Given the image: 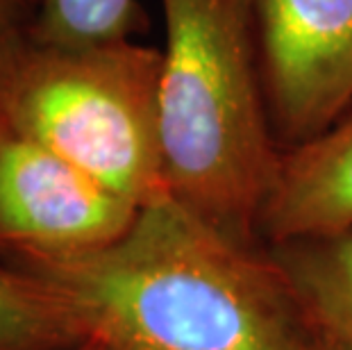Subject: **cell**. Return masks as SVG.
Instances as JSON below:
<instances>
[{"label":"cell","instance_id":"11","mask_svg":"<svg viewBox=\"0 0 352 350\" xmlns=\"http://www.w3.org/2000/svg\"><path fill=\"white\" fill-rule=\"evenodd\" d=\"M309 350H352V344H350V341L329 337V334H323V332L316 330V332H314Z\"/></svg>","mask_w":352,"mask_h":350},{"label":"cell","instance_id":"12","mask_svg":"<svg viewBox=\"0 0 352 350\" xmlns=\"http://www.w3.org/2000/svg\"><path fill=\"white\" fill-rule=\"evenodd\" d=\"M73 350H109L104 344H100V341H96V339H87L85 344H80L78 348H73Z\"/></svg>","mask_w":352,"mask_h":350},{"label":"cell","instance_id":"8","mask_svg":"<svg viewBox=\"0 0 352 350\" xmlns=\"http://www.w3.org/2000/svg\"><path fill=\"white\" fill-rule=\"evenodd\" d=\"M87 339L78 314L48 282L0 259V350H73Z\"/></svg>","mask_w":352,"mask_h":350},{"label":"cell","instance_id":"1","mask_svg":"<svg viewBox=\"0 0 352 350\" xmlns=\"http://www.w3.org/2000/svg\"><path fill=\"white\" fill-rule=\"evenodd\" d=\"M0 259L48 282L109 350H309L316 332L264 243L228 234L168 191L107 245Z\"/></svg>","mask_w":352,"mask_h":350},{"label":"cell","instance_id":"9","mask_svg":"<svg viewBox=\"0 0 352 350\" xmlns=\"http://www.w3.org/2000/svg\"><path fill=\"white\" fill-rule=\"evenodd\" d=\"M144 28L139 0H39L28 32L52 46H91L132 39Z\"/></svg>","mask_w":352,"mask_h":350},{"label":"cell","instance_id":"6","mask_svg":"<svg viewBox=\"0 0 352 350\" xmlns=\"http://www.w3.org/2000/svg\"><path fill=\"white\" fill-rule=\"evenodd\" d=\"M352 232V114L320 135L282 148L261 203L264 245Z\"/></svg>","mask_w":352,"mask_h":350},{"label":"cell","instance_id":"5","mask_svg":"<svg viewBox=\"0 0 352 350\" xmlns=\"http://www.w3.org/2000/svg\"><path fill=\"white\" fill-rule=\"evenodd\" d=\"M257 30L280 148L341 121L352 105V0H257Z\"/></svg>","mask_w":352,"mask_h":350},{"label":"cell","instance_id":"3","mask_svg":"<svg viewBox=\"0 0 352 350\" xmlns=\"http://www.w3.org/2000/svg\"><path fill=\"white\" fill-rule=\"evenodd\" d=\"M162 50L132 39L52 46L0 34V118L134 205L164 189Z\"/></svg>","mask_w":352,"mask_h":350},{"label":"cell","instance_id":"7","mask_svg":"<svg viewBox=\"0 0 352 350\" xmlns=\"http://www.w3.org/2000/svg\"><path fill=\"white\" fill-rule=\"evenodd\" d=\"M314 330L352 344V232L266 245Z\"/></svg>","mask_w":352,"mask_h":350},{"label":"cell","instance_id":"10","mask_svg":"<svg viewBox=\"0 0 352 350\" xmlns=\"http://www.w3.org/2000/svg\"><path fill=\"white\" fill-rule=\"evenodd\" d=\"M39 10V0H0V34L28 30Z\"/></svg>","mask_w":352,"mask_h":350},{"label":"cell","instance_id":"4","mask_svg":"<svg viewBox=\"0 0 352 350\" xmlns=\"http://www.w3.org/2000/svg\"><path fill=\"white\" fill-rule=\"evenodd\" d=\"M139 205L0 118V257H59L118 239Z\"/></svg>","mask_w":352,"mask_h":350},{"label":"cell","instance_id":"2","mask_svg":"<svg viewBox=\"0 0 352 350\" xmlns=\"http://www.w3.org/2000/svg\"><path fill=\"white\" fill-rule=\"evenodd\" d=\"M164 189L212 226L261 243L280 144L261 76L257 0H162Z\"/></svg>","mask_w":352,"mask_h":350}]
</instances>
